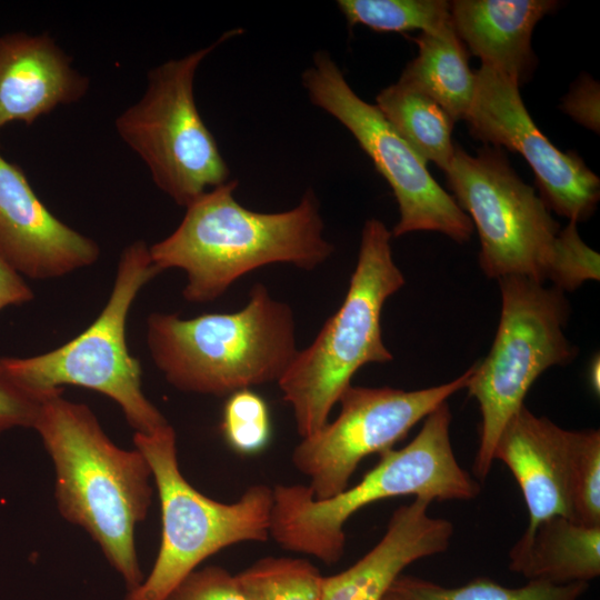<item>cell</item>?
<instances>
[{"label": "cell", "mask_w": 600, "mask_h": 600, "mask_svg": "<svg viewBox=\"0 0 600 600\" xmlns=\"http://www.w3.org/2000/svg\"><path fill=\"white\" fill-rule=\"evenodd\" d=\"M229 180L186 207L177 229L149 247L160 270L181 269L187 274L183 298L210 302L242 276L264 266L288 263L313 270L334 247L323 237V220L312 190L292 209L258 212L241 206Z\"/></svg>", "instance_id": "1"}, {"label": "cell", "mask_w": 600, "mask_h": 600, "mask_svg": "<svg viewBox=\"0 0 600 600\" xmlns=\"http://www.w3.org/2000/svg\"><path fill=\"white\" fill-rule=\"evenodd\" d=\"M56 471V499L61 516L86 529L128 591L143 576L134 546L136 526L152 500L151 469L138 450L117 447L93 412L62 397L43 402L33 426Z\"/></svg>", "instance_id": "2"}, {"label": "cell", "mask_w": 600, "mask_h": 600, "mask_svg": "<svg viewBox=\"0 0 600 600\" xmlns=\"http://www.w3.org/2000/svg\"><path fill=\"white\" fill-rule=\"evenodd\" d=\"M450 423L444 402L424 418L407 446L381 452L357 484L329 499H314L308 486H276L270 536L287 550L331 564L344 552L348 519L373 502L400 496L431 502L474 499L481 488L454 456Z\"/></svg>", "instance_id": "3"}, {"label": "cell", "mask_w": 600, "mask_h": 600, "mask_svg": "<svg viewBox=\"0 0 600 600\" xmlns=\"http://www.w3.org/2000/svg\"><path fill=\"white\" fill-rule=\"evenodd\" d=\"M147 346L171 386L217 397L278 382L298 352L291 307L262 283L236 312L191 319L151 313Z\"/></svg>", "instance_id": "4"}, {"label": "cell", "mask_w": 600, "mask_h": 600, "mask_svg": "<svg viewBox=\"0 0 600 600\" xmlns=\"http://www.w3.org/2000/svg\"><path fill=\"white\" fill-rule=\"evenodd\" d=\"M391 231L376 218L362 228L356 268L338 310L306 349L298 350L277 382L301 438L320 430L356 372L393 356L382 339L386 301L406 280L393 260Z\"/></svg>", "instance_id": "5"}, {"label": "cell", "mask_w": 600, "mask_h": 600, "mask_svg": "<svg viewBox=\"0 0 600 600\" xmlns=\"http://www.w3.org/2000/svg\"><path fill=\"white\" fill-rule=\"evenodd\" d=\"M133 443L150 466L162 529L149 576L124 600H164L208 557L236 543L268 540L271 488L252 486L231 503L202 494L179 469L176 432L169 423L151 433L134 432Z\"/></svg>", "instance_id": "6"}, {"label": "cell", "mask_w": 600, "mask_h": 600, "mask_svg": "<svg viewBox=\"0 0 600 600\" xmlns=\"http://www.w3.org/2000/svg\"><path fill=\"white\" fill-rule=\"evenodd\" d=\"M501 314L488 356L473 364L466 387L479 406V446L473 463L484 480L507 422L524 406L533 382L547 369L570 363L579 353L564 334L570 304L564 292L522 278L498 280Z\"/></svg>", "instance_id": "7"}, {"label": "cell", "mask_w": 600, "mask_h": 600, "mask_svg": "<svg viewBox=\"0 0 600 600\" xmlns=\"http://www.w3.org/2000/svg\"><path fill=\"white\" fill-rule=\"evenodd\" d=\"M161 271L141 240L121 252L109 299L97 319L59 348L28 358L2 357L0 362L21 386L40 393L70 384L100 392L118 403L138 433L168 424L142 392L140 361L129 352L126 326L140 290Z\"/></svg>", "instance_id": "8"}, {"label": "cell", "mask_w": 600, "mask_h": 600, "mask_svg": "<svg viewBox=\"0 0 600 600\" xmlns=\"http://www.w3.org/2000/svg\"><path fill=\"white\" fill-rule=\"evenodd\" d=\"M230 30L209 47L150 70L141 99L116 120L123 142L146 163L154 184L187 207L210 188L229 181V168L194 99L196 72Z\"/></svg>", "instance_id": "9"}, {"label": "cell", "mask_w": 600, "mask_h": 600, "mask_svg": "<svg viewBox=\"0 0 600 600\" xmlns=\"http://www.w3.org/2000/svg\"><path fill=\"white\" fill-rule=\"evenodd\" d=\"M446 174L456 202L478 231L482 272L497 280H550L559 223L502 149L484 146L471 156L456 146Z\"/></svg>", "instance_id": "10"}, {"label": "cell", "mask_w": 600, "mask_h": 600, "mask_svg": "<svg viewBox=\"0 0 600 600\" xmlns=\"http://www.w3.org/2000/svg\"><path fill=\"white\" fill-rule=\"evenodd\" d=\"M310 101L338 120L358 141L390 186L399 221L392 237L434 231L462 243L473 224L454 198L432 178L422 159L394 130L376 104L362 100L349 86L329 52L319 50L302 73Z\"/></svg>", "instance_id": "11"}, {"label": "cell", "mask_w": 600, "mask_h": 600, "mask_svg": "<svg viewBox=\"0 0 600 600\" xmlns=\"http://www.w3.org/2000/svg\"><path fill=\"white\" fill-rule=\"evenodd\" d=\"M472 370L473 366L454 380L411 391L350 384L339 398L338 417L301 438L292 451V463L309 478L313 498L329 499L347 489L366 457L392 449L420 420L466 389Z\"/></svg>", "instance_id": "12"}, {"label": "cell", "mask_w": 600, "mask_h": 600, "mask_svg": "<svg viewBox=\"0 0 600 600\" xmlns=\"http://www.w3.org/2000/svg\"><path fill=\"white\" fill-rule=\"evenodd\" d=\"M474 78V97L464 118L471 136L520 153L549 210L577 223L588 220L600 198L598 176L577 153L560 151L539 130L516 82L482 64Z\"/></svg>", "instance_id": "13"}, {"label": "cell", "mask_w": 600, "mask_h": 600, "mask_svg": "<svg viewBox=\"0 0 600 600\" xmlns=\"http://www.w3.org/2000/svg\"><path fill=\"white\" fill-rule=\"evenodd\" d=\"M0 254L20 274L52 279L93 264L100 249L57 218L23 170L0 154Z\"/></svg>", "instance_id": "14"}, {"label": "cell", "mask_w": 600, "mask_h": 600, "mask_svg": "<svg viewBox=\"0 0 600 600\" xmlns=\"http://www.w3.org/2000/svg\"><path fill=\"white\" fill-rule=\"evenodd\" d=\"M574 430L523 406L504 426L493 451L517 481L529 512L527 530L553 517L573 519L571 470Z\"/></svg>", "instance_id": "15"}, {"label": "cell", "mask_w": 600, "mask_h": 600, "mask_svg": "<svg viewBox=\"0 0 600 600\" xmlns=\"http://www.w3.org/2000/svg\"><path fill=\"white\" fill-rule=\"evenodd\" d=\"M89 79L47 33L0 36V129L32 124L60 106L84 97Z\"/></svg>", "instance_id": "16"}, {"label": "cell", "mask_w": 600, "mask_h": 600, "mask_svg": "<svg viewBox=\"0 0 600 600\" xmlns=\"http://www.w3.org/2000/svg\"><path fill=\"white\" fill-rule=\"evenodd\" d=\"M430 504L414 498L399 507L372 549L344 571L324 577L322 600H382L408 566L444 552L453 524L431 517Z\"/></svg>", "instance_id": "17"}, {"label": "cell", "mask_w": 600, "mask_h": 600, "mask_svg": "<svg viewBox=\"0 0 600 600\" xmlns=\"http://www.w3.org/2000/svg\"><path fill=\"white\" fill-rule=\"evenodd\" d=\"M558 4L553 0H454L450 18L460 40L482 66L520 86L534 67L533 29Z\"/></svg>", "instance_id": "18"}, {"label": "cell", "mask_w": 600, "mask_h": 600, "mask_svg": "<svg viewBox=\"0 0 600 600\" xmlns=\"http://www.w3.org/2000/svg\"><path fill=\"white\" fill-rule=\"evenodd\" d=\"M509 569L528 581L588 583L600 574V527L550 517L524 530L509 551Z\"/></svg>", "instance_id": "19"}, {"label": "cell", "mask_w": 600, "mask_h": 600, "mask_svg": "<svg viewBox=\"0 0 600 600\" xmlns=\"http://www.w3.org/2000/svg\"><path fill=\"white\" fill-rule=\"evenodd\" d=\"M418 53L401 73L407 82L432 98L453 122L464 120L476 90L468 50L451 21L433 32L412 38Z\"/></svg>", "instance_id": "20"}, {"label": "cell", "mask_w": 600, "mask_h": 600, "mask_svg": "<svg viewBox=\"0 0 600 600\" xmlns=\"http://www.w3.org/2000/svg\"><path fill=\"white\" fill-rule=\"evenodd\" d=\"M376 106L402 139L426 161L444 172L454 153L453 120L432 98L403 82L390 84Z\"/></svg>", "instance_id": "21"}, {"label": "cell", "mask_w": 600, "mask_h": 600, "mask_svg": "<svg viewBox=\"0 0 600 600\" xmlns=\"http://www.w3.org/2000/svg\"><path fill=\"white\" fill-rule=\"evenodd\" d=\"M406 600H579L588 583L553 584L531 580L517 588L478 577L466 584L444 587L413 576H400L390 588Z\"/></svg>", "instance_id": "22"}, {"label": "cell", "mask_w": 600, "mask_h": 600, "mask_svg": "<svg viewBox=\"0 0 600 600\" xmlns=\"http://www.w3.org/2000/svg\"><path fill=\"white\" fill-rule=\"evenodd\" d=\"M236 578L247 600H322L324 577L304 559L266 557Z\"/></svg>", "instance_id": "23"}, {"label": "cell", "mask_w": 600, "mask_h": 600, "mask_svg": "<svg viewBox=\"0 0 600 600\" xmlns=\"http://www.w3.org/2000/svg\"><path fill=\"white\" fill-rule=\"evenodd\" d=\"M350 27L377 32H433L451 21L450 2L443 0H338Z\"/></svg>", "instance_id": "24"}, {"label": "cell", "mask_w": 600, "mask_h": 600, "mask_svg": "<svg viewBox=\"0 0 600 600\" xmlns=\"http://www.w3.org/2000/svg\"><path fill=\"white\" fill-rule=\"evenodd\" d=\"M221 430L238 453L254 454L269 443L271 422L264 399L250 389L238 390L227 399Z\"/></svg>", "instance_id": "25"}, {"label": "cell", "mask_w": 600, "mask_h": 600, "mask_svg": "<svg viewBox=\"0 0 600 600\" xmlns=\"http://www.w3.org/2000/svg\"><path fill=\"white\" fill-rule=\"evenodd\" d=\"M571 491L573 520L600 527L599 430H574Z\"/></svg>", "instance_id": "26"}, {"label": "cell", "mask_w": 600, "mask_h": 600, "mask_svg": "<svg viewBox=\"0 0 600 600\" xmlns=\"http://www.w3.org/2000/svg\"><path fill=\"white\" fill-rule=\"evenodd\" d=\"M600 279V256L579 236L577 222L560 229L550 280L560 291H574L589 280Z\"/></svg>", "instance_id": "27"}, {"label": "cell", "mask_w": 600, "mask_h": 600, "mask_svg": "<svg viewBox=\"0 0 600 600\" xmlns=\"http://www.w3.org/2000/svg\"><path fill=\"white\" fill-rule=\"evenodd\" d=\"M57 391L40 393L21 386L0 362V433L16 427L33 428L44 400Z\"/></svg>", "instance_id": "28"}, {"label": "cell", "mask_w": 600, "mask_h": 600, "mask_svg": "<svg viewBox=\"0 0 600 600\" xmlns=\"http://www.w3.org/2000/svg\"><path fill=\"white\" fill-rule=\"evenodd\" d=\"M164 600H247L236 576L219 566L196 569Z\"/></svg>", "instance_id": "29"}, {"label": "cell", "mask_w": 600, "mask_h": 600, "mask_svg": "<svg viewBox=\"0 0 600 600\" xmlns=\"http://www.w3.org/2000/svg\"><path fill=\"white\" fill-rule=\"evenodd\" d=\"M599 98L598 82L583 76L564 97L561 110L583 127L599 132Z\"/></svg>", "instance_id": "30"}, {"label": "cell", "mask_w": 600, "mask_h": 600, "mask_svg": "<svg viewBox=\"0 0 600 600\" xmlns=\"http://www.w3.org/2000/svg\"><path fill=\"white\" fill-rule=\"evenodd\" d=\"M33 299L31 288L21 274L0 254V311L9 306H20Z\"/></svg>", "instance_id": "31"}, {"label": "cell", "mask_w": 600, "mask_h": 600, "mask_svg": "<svg viewBox=\"0 0 600 600\" xmlns=\"http://www.w3.org/2000/svg\"><path fill=\"white\" fill-rule=\"evenodd\" d=\"M599 357H594L593 360L591 361V364H590V368H589V379H590V384H591V388L594 392L599 393L600 391V377H599Z\"/></svg>", "instance_id": "32"}, {"label": "cell", "mask_w": 600, "mask_h": 600, "mask_svg": "<svg viewBox=\"0 0 600 600\" xmlns=\"http://www.w3.org/2000/svg\"><path fill=\"white\" fill-rule=\"evenodd\" d=\"M382 600H406V599L398 592L390 589Z\"/></svg>", "instance_id": "33"}]
</instances>
